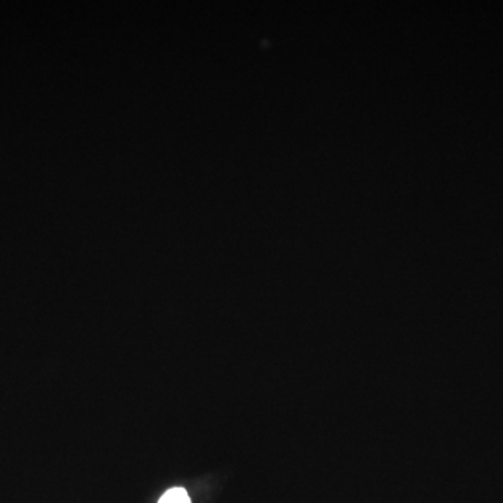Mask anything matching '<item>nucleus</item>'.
<instances>
[{"instance_id": "1", "label": "nucleus", "mask_w": 503, "mask_h": 503, "mask_svg": "<svg viewBox=\"0 0 503 503\" xmlns=\"http://www.w3.org/2000/svg\"><path fill=\"white\" fill-rule=\"evenodd\" d=\"M158 503H192V500L185 489L173 488L165 492Z\"/></svg>"}]
</instances>
